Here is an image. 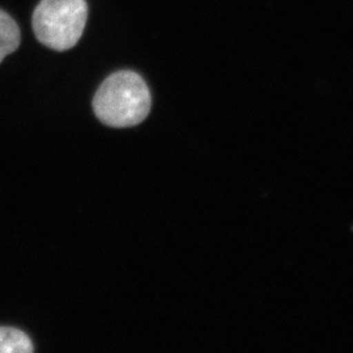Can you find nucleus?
<instances>
[{
    "mask_svg": "<svg viewBox=\"0 0 353 353\" xmlns=\"http://www.w3.org/2000/svg\"><path fill=\"white\" fill-rule=\"evenodd\" d=\"M150 89L141 76L132 71H119L109 76L93 99V110L103 125L132 127L150 114Z\"/></svg>",
    "mask_w": 353,
    "mask_h": 353,
    "instance_id": "1",
    "label": "nucleus"
},
{
    "mask_svg": "<svg viewBox=\"0 0 353 353\" xmlns=\"http://www.w3.org/2000/svg\"><path fill=\"white\" fill-rule=\"evenodd\" d=\"M87 19L85 0H42L33 13V30L42 45L70 50L83 36Z\"/></svg>",
    "mask_w": 353,
    "mask_h": 353,
    "instance_id": "2",
    "label": "nucleus"
},
{
    "mask_svg": "<svg viewBox=\"0 0 353 353\" xmlns=\"http://www.w3.org/2000/svg\"><path fill=\"white\" fill-rule=\"evenodd\" d=\"M20 42V28L8 13L0 10V63L7 55L19 49Z\"/></svg>",
    "mask_w": 353,
    "mask_h": 353,
    "instance_id": "3",
    "label": "nucleus"
},
{
    "mask_svg": "<svg viewBox=\"0 0 353 353\" xmlns=\"http://www.w3.org/2000/svg\"><path fill=\"white\" fill-rule=\"evenodd\" d=\"M0 353H34V348L21 330L0 327Z\"/></svg>",
    "mask_w": 353,
    "mask_h": 353,
    "instance_id": "4",
    "label": "nucleus"
}]
</instances>
